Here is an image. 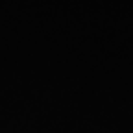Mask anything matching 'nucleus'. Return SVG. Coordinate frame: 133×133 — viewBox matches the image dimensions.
<instances>
[]
</instances>
